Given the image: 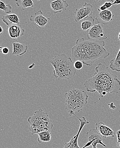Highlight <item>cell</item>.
Wrapping results in <instances>:
<instances>
[{"label": "cell", "mask_w": 120, "mask_h": 148, "mask_svg": "<svg viewBox=\"0 0 120 148\" xmlns=\"http://www.w3.org/2000/svg\"><path fill=\"white\" fill-rule=\"evenodd\" d=\"M107 10L104 4H103V5L100 6V7L98 8V11L99 12L101 11L105 10Z\"/></svg>", "instance_id": "obj_25"}, {"label": "cell", "mask_w": 120, "mask_h": 148, "mask_svg": "<svg viewBox=\"0 0 120 148\" xmlns=\"http://www.w3.org/2000/svg\"><path fill=\"white\" fill-rule=\"evenodd\" d=\"M13 46L12 55L20 56L26 53L28 49V45L19 42L18 41H14L12 43Z\"/></svg>", "instance_id": "obj_15"}, {"label": "cell", "mask_w": 120, "mask_h": 148, "mask_svg": "<svg viewBox=\"0 0 120 148\" xmlns=\"http://www.w3.org/2000/svg\"><path fill=\"white\" fill-rule=\"evenodd\" d=\"M37 1H40V0H37Z\"/></svg>", "instance_id": "obj_36"}, {"label": "cell", "mask_w": 120, "mask_h": 148, "mask_svg": "<svg viewBox=\"0 0 120 148\" xmlns=\"http://www.w3.org/2000/svg\"><path fill=\"white\" fill-rule=\"evenodd\" d=\"M116 136H117V140H118V142H117L119 143L120 142V130H118L117 132H116Z\"/></svg>", "instance_id": "obj_26"}, {"label": "cell", "mask_w": 120, "mask_h": 148, "mask_svg": "<svg viewBox=\"0 0 120 148\" xmlns=\"http://www.w3.org/2000/svg\"><path fill=\"white\" fill-rule=\"evenodd\" d=\"M1 52L3 54H7L9 52V49L7 47H3L1 49Z\"/></svg>", "instance_id": "obj_23"}, {"label": "cell", "mask_w": 120, "mask_h": 148, "mask_svg": "<svg viewBox=\"0 0 120 148\" xmlns=\"http://www.w3.org/2000/svg\"><path fill=\"white\" fill-rule=\"evenodd\" d=\"M116 145H117V148H120V142L119 143L117 142Z\"/></svg>", "instance_id": "obj_31"}, {"label": "cell", "mask_w": 120, "mask_h": 148, "mask_svg": "<svg viewBox=\"0 0 120 148\" xmlns=\"http://www.w3.org/2000/svg\"><path fill=\"white\" fill-rule=\"evenodd\" d=\"M7 32L10 38L16 40L24 35L25 30L20 24H14L8 26Z\"/></svg>", "instance_id": "obj_12"}, {"label": "cell", "mask_w": 120, "mask_h": 148, "mask_svg": "<svg viewBox=\"0 0 120 148\" xmlns=\"http://www.w3.org/2000/svg\"><path fill=\"white\" fill-rule=\"evenodd\" d=\"M12 7L10 4H6L2 1L0 0V10L3 11L6 14L11 13Z\"/></svg>", "instance_id": "obj_21"}, {"label": "cell", "mask_w": 120, "mask_h": 148, "mask_svg": "<svg viewBox=\"0 0 120 148\" xmlns=\"http://www.w3.org/2000/svg\"><path fill=\"white\" fill-rule=\"evenodd\" d=\"M50 63L54 67L53 74L56 79L69 80L76 75V69L72 58L65 53L55 56Z\"/></svg>", "instance_id": "obj_3"}, {"label": "cell", "mask_w": 120, "mask_h": 148, "mask_svg": "<svg viewBox=\"0 0 120 148\" xmlns=\"http://www.w3.org/2000/svg\"><path fill=\"white\" fill-rule=\"evenodd\" d=\"M1 19L7 26L14 24H20V20L18 16L14 13L7 14L3 16Z\"/></svg>", "instance_id": "obj_16"}, {"label": "cell", "mask_w": 120, "mask_h": 148, "mask_svg": "<svg viewBox=\"0 0 120 148\" xmlns=\"http://www.w3.org/2000/svg\"></svg>", "instance_id": "obj_37"}, {"label": "cell", "mask_w": 120, "mask_h": 148, "mask_svg": "<svg viewBox=\"0 0 120 148\" xmlns=\"http://www.w3.org/2000/svg\"><path fill=\"white\" fill-rule=\"evenodd\" d=\"M115 1V0H107V1L110 2L111 3H113Z\"/></svg>", "instance_id": "obj_32"}, {"label": "cell", "mask_w": 120, "mask_h": 148, "mask_svg": "<svg viewBox=\"0 0 120 148\" xmlns=\"http://www.w3.org/2000/svg\"><path fill=\"white\" fill-rule=\"evenodd\" d=\"M114 15L111 10H106L99 12L96 15L95 19L99 24L106 25L113 20Z\"/></svg>", "instance_id": "obj_11"}, {"label": "cell", "mask_w": 120, "mask_h": 148, "mask_svg": "<svg viewBox=\"0 0 120 148\" xmlns=\"http://www.w3.org/2000/svg\"><path fill=\"white\" fill-rule=\"evenodd\" d=\"M95 129L99 134L105 139L109 137L114 138L115 134V133L111 128L102 122L96 123Z\"/></svg>", "instance_id": "obj_13"}, {"label": "cell", "mask_w": 120, "mask_h": 148, "mask_svg": "<svg viewBox=\"0 0 120 148\" xmlns=\"http://www.w3.org/2000/svg\"><path fill=\"white\" fill-rule=\"evenodd\" d=\"M95 1L97 2H100L102 1L103 0H95Z\"/></svg>", "instance_id": "obj_33"}, {"label": "cell", "mask_w": 120, "mask_h": 148, "mask_svg": "<svg viewBox=\"0 0 120 148\" xmlns=\"http://www.w3.org/2000/svg\"><path fill=\"white\" fill-rule=\"evenodd\" d=\"M16 4L21 8V10H25L27 8L33 7L34 4L32 0H16Z\"/></svg>", "instance_id": "obj_19"}, {"label": "cell", "mask_w": 120, "mask_h": 148, "mask_svg": "<svg viewBox=\"0 0 120 148\" xmlns=\"http://www.w3.org/2000/svg\"><path fill=\"white\" fill-rule=\"evenodd\" d=\"M69 4L64 0H56L51 2L50 7L55 14L66 10Z\"/></svg>", "instance_id": "obj_14"}, {"label": "cell", "mask_w": 120, "mask_h": 148, "mask_svg": "<svg viewBox=\"0 0 120 148\" xmlns=\"http://www.w3.org/2000/svg\"><path fill=\"white\" fill-rule=\"evenodd\" d=\"M35 66V64H33L31 65H30L29 66V69H32L33 67H34V66Z\"/></svg>", "instance_id": "obj_30"}, {"label": "cell", "mask_w": 120, "mask_h": 148, "mask_svg": "<svg viewBox=\"0 0 120 148\" xmlns=\"http://www.w3.org/2000/svg\"><path fill=\"white\" fill-rule=\"evenodd\" d=\"M50 20L49 18H47L43 16V12L41 10L38 11L30 18V21L34 22L40 28L44 27Z\"/></svg>", "instance_id": "obj_10"}, {"label": "cell", "mask_w": 120, "mask_h": 148, "mask_svg": "<svg viewBox=\"0 0 120 148\" xmlns=\"http://www.w3.org/2000/svg\"><path fill=\"white\" fill-rule=\"evenodd\" d=\"M105 6L106 8V9H109V8L112 7V6L113 4L112 3H111V2L109 1L106 2L104 3Z\"/></svg>", "instance_id": "obj_24"}, {"label": "cell", "mask_w": 120, "mask_h": 148, "mask_svg": "<svg viewBox=\"0 0 120 148\" xmlns=\"http://www.w3.org/2000/svg\"><path fill=\"white\" fill-rule=\"evenodd\" d=\"M76 117L79 119L80 122V124L79 130L76 135L71 139L69 142L65 143H64L63 148H80L78 143V138L82 128L85 125L89 124V122L87 121L85 117H82V119L79 118L77 116Z\"/></svg>", "instance_id": "obj_9"}, {"label": "cell", "mask_w": 120, "mask_h": 148, "mask_svg": "<svg viewBox=\"0 0 120 148\" xmlns=\"http://www.w3.org/2000/svg\"><path fill=\"white\" fill-rule=\"evenodd\" d=\"M27 121L30 124L29 131L32 135L44 131L51 132L53 127L52 120L49 117L48 113L41 108L36 110L32 116L28 118Z\"/></svg>", "instance_id": "obj_5"}, {"label": "cell", "mask_w": 120, "mask_h": 148, "mask_svg": "<svg viewBox=\"0 0 120 148\" xmlns=\"http://www.w3.org/2000/svg\"><path fill=\"white\" fill-rule=\"evenodd\" d=\"M92 77L87 80L84 86L87 92H97L101 98L109 93L118 94L120 91V81L104 64L100 63L95 68Z\"/></svg>", "instance_id": "obj_1"}, {"label": "cell", "mask_w": 120, "mask_h": 148, "mask_svg": "<svg viewBox=\"0 0 120 148\" xmlns=\"http://www.w3.org/2000/svg\"><path fill=\"white\" fill-rule=\"evenodd\" d=\"M3 47H2V46H0V49H2Z\"/></svg>", "instance_id": "obj_35"}, {"label": "cell", "mask_w": 120, "mask_h": 148, "mask_svg": "<svg viewBox=\"0 0 120 148\" xmlns=\"http://www.w3.org/2000/svg\"><path fill=\"white\" fill-rule=\"evenodd\" d=\"M105 46L104 41L86 40L83 38H78L76 45L72 49V59L74 61L80 60L84 65L91 66L97 60L106 58L110 55Z\"/></svg>", "instance_id": "obj_2"}, {"label": "cell", "mask_w": 120, "mask_h": 148, "mask_svg": "<svg viewBox=\"0 0 120 148\" xmlns=\"http://www.w3.org/2000/svg\"><path fill=\"white\" fill-rule=\"evenodd\" d=\"M39 138L37 139L39 143L42 142H48L50 141L52 138V133L49 131H44L38 134Z\"/></svg>", "instance_id": "obj_18"}, {"label": "cell", "mask_w": 120, "mask_h": 148, "mask_svg": "<svg viewBox=\"0 0 120 148\" xmlns=\"http://www.w3.org/2000/svg\"><path fill=\"white\" fill-rule=\"evenodd\" d=\"M3 29L2 27L0 25V37H1V36L2 35L3 33Z\"/></svg>", "instance_id": "obj_29"}, {"label": "cell", "mask_w": 120, "mask_h": 148, "mask_svg": "<svg viewBox=\"0 0 120 148\" xmlns=\"http://www.w3.org/2000/svg\"><path fill=\"white\" fill-rule=\"evenodd\" d=\"M65 109L70 116H76L75 112L82 110L88 103L89 96L85 91L73 88L65 94Z\"/></svg>", "instance_id": "obj_4"}, {"label": "cell", "mask_w": 120, "mask_h": 148, "mask_svg": "<svg viewBox=\"0 0 120 148\" xmlns=\"http://www.w3.org/2000/svg\"><path fill=\"white\" fill-rule=\"evenodd\" d=\"M109 106H110V108H111V109H116V107L114 106V103H113V102L111 103L110 105H109Z\"/></svg>", "instance_id": "obj_27"}, {"label": "cell", "mask_w": 120, "mask_h": 148, "mask_svg": "<svg viewBox=\"0 0 120 148\" xmlns=\"http://www.w3.org/2000/svg\"><path fill=\"white\" fill-rule=\"evenodd\" d=\"M88 141L82 148H86L91 146L92 148H96L97 144H99L104 147L106 145L104 144L103 141V138L98 132L95 129H91L86 134Z\"/></svg>", "instance_id": "obj_6"}, {"label": "cell", "mask_w": 120, "mask_h": 148, "mask_svg": "<svg viewBox=\"0 0 120 148\" xmlns=\"http://www.w3.org/2000/svg\"><path fill=\"white\" fill-rule=\"evenodd\" d=\"M89 40L104 41L107 39L105 34L103 26L101 24L95 25L89 30L87 34Z\"/></svg>", "instance_id": "obj_8"}, {"label": "cell", "mask_w": 120, "mask_h": 148, "mask_svg": "<svg viewBox=\"0 0 120 148\" xmlns=\"http://www.w3.org/2000/svg\"><path fill=\"white\" fill-rule=\"evenodd\" d=\"M118 40L120 41V32L119 33V36H118Z\"/></svg>", "instance_id": "obj_34"}, {"label": "cell", "mask_w": 120, "mask_h": 148, "mask_svg": "<svg viewBox=\"0 0 120 148\" xmlns=\"http://www.w3.org/2000/svg\"><path fill=\"white\" fill-rule=\"evenodd\" d=\"M93 11L94 8L92 4L86 2L82 7L75 10L74 20L77 22L84 18H88L92 15Z\"/></svg>", "instance_id": "obj_7"}, {"label": "cell", "mask_w": 120, "mask_h": 148, "mask_svg": "<svg viewBox=\"0 0 120 148\" xmlns=\"http://www.w3.org/2000/svg\"><path fill=\"white\" fill-rule=\"evenodd\" d=\"M83 65L84 64L80 60H76L74 63V67L75 68L76 70H80L82 69Z\"/></svg>", "instance_id": "obj_22"}, {"label": "cell", "mask_w": 120, "mask_h": 148, "mask_svg": "<svg viewBox=\"0 0 120 148\" xmlns=\"http://www.w3.org/2000/svg\"><path fill=\"white\" fill-rule=\"evenodd\" d=\"M112 4L113 5H118V4H120V0H115Z\"/></svg>", "instance_id": "obj_28"}, {"label": "cell", "mask_w": 120, "mask_h": 148, "mask_svg": "<svg viewBox=\"0 0 120 148\" xmlns=\"http://www.w3.org/2000/svg\"><path fill=\"white\" fill-rule=\"evenodd\" d=\"M89 19L82 21L81 25V27L83 31H87L89 30L94 25L95 19L91 16L89 17Z\"/></svg>", "instance_id": "obj_20"}, {"label": "cell", "mask_w": 120, "mask_h": 148, "mask_svg": "<svg viewBox=\"0 0 120 148\" xmlns=\"http://www.w3.org/2000/svg\"><path fill=\"white\" fill-rule=\"evenodd\" d=\"M109 68L113 71L120 72V48L116 57L110 60Z\"/></svg>", "instance_id": "obj_17"}]
</instances>
